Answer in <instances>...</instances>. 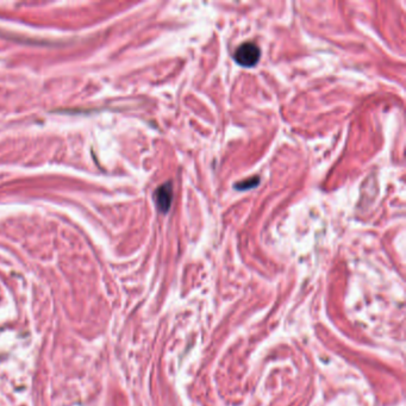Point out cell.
<instances>
[{
  "instance_id": "obj_1",
  "label": "cell",
  "mask_w": 406,
  "mask_h": 406,
  "mask_svg": "<svg viewBox=\"0 0 406 406\" xmlns=\"http://www.w3.org/2000/svg\"><path fill=\"white\" fill-rule=\"evenodd\" d=\"M260 58L261 50L254 42L242 43L234 54V59L237 65L246 67V68L256 66L257 62L260 61Z\"/></svg>"
},
{
  "instance_id": "obj_3",
  "label": "cell",
  "mask_w": 406,
  "mask_h": 406,
  "mask_svg": "<svg viewBox=\"0 0 406 406\" xmlns=\"http://www.w3.org/2000/svg\"><path fill=\"white\" fill-rule=\"evenodd\" d=\"M258 183H260V179H258L257 176H255V177H250V179H248L246 181H242V183L237 184L235 187H236L238 191H246V190L253 189V187H256L258 185Z\"/></svg>"
},
{
  "instance_id": "obj_2",
  "label": "cell",
  "mask_w": 406,
  "mask_h": 406,
  "mask_svg": "<svg viewBox=\"0 0 406 406\" xmlns=\"http://www.w3.org/2000/svg\"><path fill=\"white\" fill-rule=\"evenodd\" d=\"M154 201L157 210L161 213H167L170 209L173 201V185L172 183H166L157 187L154 193Z\"/></svg>"
}]
</instances>
